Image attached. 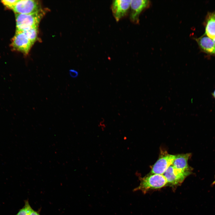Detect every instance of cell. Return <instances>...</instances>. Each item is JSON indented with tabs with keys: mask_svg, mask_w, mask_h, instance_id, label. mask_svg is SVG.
I'll use <instances>...</instances> for the list:
<instances>
[{
	"mask_svg": "<svg viewBox=\"0 0 215 215\" xmlns=\"http://www.w3.org/2000/svg\"><path fill=\"white\" fill-rule=\"evenodd\" d=\"M167 184V181L163 174H152L141 178L139 185L133 191H141L145 193L150 190L161 188Z\"/></svg>",
	"mask_w": 215,
	"mask_h": 215,
	"instance_id": "obj_1",
	"label": "cell"
},
{
	"mask_svg": "<svg viewBox=\"0 0 215 215\" xmlns=\"http://www.w3.org/2000/svg\"><path fill=\"white\" fill-rule=\"evenodd\" d=\"M41 12L29 14H16V31H24L38 27L43 14Z\"/></svg>",
	"mask_w": 215,
	"mask_h": 215,
	"instance_id": "obj_2",
	"label": "cell"
},
{
	"mask_svg": "<svg viewBox=\"0 0 215 215\" xmlns=\"http://www.w3.org/2000/svg\"><path fill=\"white\" fill-rule=\"evenodd\" d=\"M32 45L24 32L16 31L11 43V46L13 49L27 55Z\"/></svg>",
	"mask_w": 215,
	"mask_h": 215,
	"instance_id": "obj_3",
	"label": "cell"
},
{
	"mask_svg": "<svg viewBox=\"0 0 215 215\" xmlns=\"http://www.w3.org/2000/svg\"><path fill=\"white\" fill-rule=\"evenodd\" d=\"M16 14H29L41 11L38 1L35 0H18L13 10Z\"/></svg>",
	"mask_w": 215,
	"mask_h": 215,
	"instance_id": "obj_4",
	"label": "cell"
},
{
	"mask_svg": "<svg viewBox=\"0 0 215 215\" xmlns=\"http://www.w3.org/2000/svg\"><path fill=\"white\" fill-rule=\"evenodd\" d=\"M151 2L148 0H131L130 10L129 18L131 22L134 24L139 23V16L141 13L149 7Z\"/></svg>",
	"mask_w": 215,
	"mask_h": 215,
	"instance_id": "obj_5",
	"label": "cell"
},
{
	"mask_svg": "<svg viewBox=\"0 0 215 215\" xmlns=\"http://www.w3.org/2000/svg\"><path fill=\"white\" fill-rule=\"evenodd\" d=\"M131 0H115L113 1L111 9L113 16L118 22L128 14Z\"/></svg>",
	"mask_w": 215,
	"mask_h": 215,
	"instance_id": "obj_6",
	"label": "cell"
},
{
	"mask_svg": "<svg viewBox=\"0 0 215 215\" xmlns=\"http://www.w3.org/2000/svg\"><path fill=\"white\" fill-rule=\"evenodd\" d=\"M191 173L177 170L171 165L163 175L166 178L168 184L171 186H176L181 184Z\"/></svg>",
	"mask_w": 215,
	"mask_h": 215,
	"instance_id": "obj_7",
	"label": "cell"
},
{
	"mask_svg": "<svg viewBox=\"0 0 215 215\" xmlns=\"http://www.w3.org/2000/svg\"><path fill=\"white\" fill-rule=\"evenodd\" d=\"M175 155L167 154L160 157L152 168V174H163L167 169L172 165Z\"/></svg>",
	"mask_w": 215,
	"mask_h": 215,
	"instance_id": "obj_8",
	"label": "cell"
},
{
	"mask_svg": "<svg viewBox=\"0 0 215 215\" xmlns=\"http://www.w3.org/2000/svg\"><path fill=\"white\" fill-rule=\"evenodd\" d=\"M191 155L190 153H187L175 155V158L172 165L175 169L179 171L191 173V168L188 164V161Z\"/></svg>",
	"mask_w": 215,
	"mask_h": 215,
	"instance_id": "obj_9",
	"label": "cell"
},
{
	"mask_svg": "<svg viewBox=\"0 0 215 215\" xmlns=\"http://www.w3.org/2000/svg\"><path fill=\"white\" fill-rule=\"evenodd\" d=\"M201 50L211 55L215 56V44L212 39L205 34L201 36L195 38Z\"/></svg>",
	"mask_w": 215,
	"mask_h": 215,
	"instance_id": "obj_10",
	"label": "cell"
},
{
	"mask_svg": "<svg viewBox=\"0 0 215 215\" xmlns=\"http://www.w3.org/2000/svg\"><path fill=\"white\" fill-rule=\"evenodd\" d=\"M205 34L212 39L215 37V12L209 13L207 16Z\"/></svg>",
	"mask_w": 215,
	"mask_h": 215,
	"instance_id": "obj_11",
	"label": "cell"
},
{
	"mask_svg": "<svg viewBox=\"0 0 215 215\" xmlns=\"http://www.w3.org/2000/svg\"><path fill=\"white\" fill-rule=\"evenodd\" d=\"M38 31V27H35L30 28L23 32L33 45L37 39Z\"/></svg>",
	"mask_w": 215,
	"mask_h": 215,
	"instance_id": "obj_12",
	"label": "cell"
},
{
	"mask_svg": "<svg viewBox=\"0 0 215 215\" xmlns=\"http://www.w3.org/2000/svg\"><path fill=\"white\" fill-rule=\"evenodd\" d=\"M31 208L28 200H25L24 201V206L20 209L17 214L15 215H28Z\"/></svg>",
	"mask_w": 215,
	"mask_h": 215,
	"instance_id": "obj_13",
	"label": "cell"
},
{
	"mask_svg": "<svg viewBox=\"0 0 215 215\" xmlns=\"http://www.w3.org/2000/svg\"><path fill=\"white\" fill-rule=\"evenodd\" d=\"M17 1L18 0H4L1 1L7 8L13 10Z\"/></svg>",
	"mask_w": 215,
	"mask_h": 215,
	"instance_id": "obj_14",
	"label": "cell"
},
{
	"mask_svg": "<svg viewBox=\"0 0 215 215\" xmlns=\"http://www.w3.org/2000/svg\"><path fill=\"white\" fill-rule=\"evenodd\" d=\"M69 73L70 76L73 78H76L78 76V72L74 70H70Z\"/></svg>",
	"mask_w": 215,
	"mask_h": 215,
	"instance_id": "obj_15",
	"label": "cell"
},
{
	"mask_svg": "<svg viewBox=\"0 0 215 215\" xmlns=\"http://www.w3.org/2000/svg\"><path fill=\"white\" fill-rule=\"evenodd\" d=\"M28 215H40L39 211H35L32 208L30 209Z\"/></svg>",
	"mask_w": 215,
	"mask_h": 215,
	"instance_id": "obj_16",
	"label": "cell"
},
{
	"mask_svg": "<svg viewBox=\"0 0 215 215\" xmlns=\"http://www.w3.org/2000/svg\"><path fill=\"white\" fill-rule=\"evenodd\" d=\"M212 95H213V96H214V97L215 99V90L214 91V92L213 93Z\"/></svg>",
	"mask_w": 215,
	"mask_h": 215,
	"instance_id": "obj_17",
	"label": "cell"
},
{
	"mask_svg": "<svg viewBox=\"0 0 215 215\" xmlns=\"http://www.w3.org/2000/svg\"><path fill=\"white\" fill-rule=\"evenodd\" d=\"M212 40L213 41V42H214V44H215V37L214 38V39H212Z\"/></svg>",
	"mask_w": 215,
	"mask_h": 215,
	"instance_id": "obj_18",
	"label": "cell"
},
{
	"mask_svg": "<svg viewBox=\"0 0 215 215\" xmlns=\"http://www.w3.org/2000/svg\"><path fill=\"white\" fill-rule=\"evenodd\" d=\"M213 184H215V181L214 182Z\"/></svg>",
	"mask_w": 215,
	"mask_h": 215,
	"instance_id": "obj_19",
	"label": "cell"
}]
</instances>
